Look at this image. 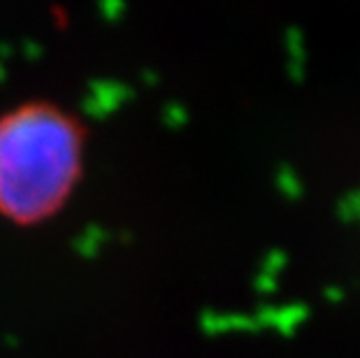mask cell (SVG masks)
Wrapping results in <instances>:
<instances>
[{
  "label": "cell",
  "mask_w": 360,
  "mask_h": 358,
  "mask_svg": "<svg viewBox=\"0 0 360 358\" xmlns=\"http://www.w3.org/2000/svg\"><path fill=\"white\" fill-rule=\"evenodd\" d=\"M89 128L47 98L0 114V217L19 228L47 224L70 203L86 170Z\"/></svg>",
  "instance_id": "obj_1"
}]
</instances>
